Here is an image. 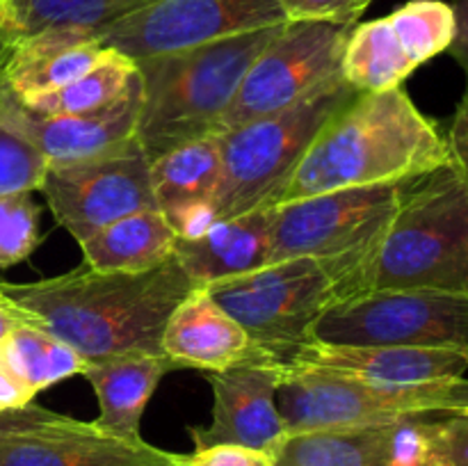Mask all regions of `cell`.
Returning a JSON list of instances; mask_svg holds the SVG:
<instances>
[{
  "label": "cell",
  "mask_w": 468,
  "mask_h": 466,
  "mask_svg": "<svg viewBox=\"0 0 468 466\" xmlns=\"http://www.w3.org/2000/svg\"><path fill=\"white\" fill-rule=\"evenodd\" d=\"M5 295L35 315L41 329L85 361L163 355V329L195 288L176 259L144 272L78 268L32 283H0Z\"/></svg>",
  "instance_id": "cell-1"
},
{
  "label": "cell",
  "mask_w": 468,
  "mask_h": 466,
  "mask_svg": "<svg viewBox=\"0 0 468 466\" xmlns=\"http://www.w3.org/2000/svg\"><path fill=\"white\" fill-rule=\"evenodd\" d=\"M448 163L446 132L402 87L359 91L324 122L272 206L350 187L400 185Z\"/></svg>",
  "instance_id": "cell-2"
},
{
  "label": "cell",
  "mask_w": 468,
  "mask_h": 466,
  "mask_svg": "<svg viewBox=\"0 0 468 466\" xmlns=\"http://www.w3.org/2000/svg\"><path fill=\"white\" fill-rule=\"evenodd\" d=\"M282 26L137 59L142 94L135 140L149 163L187 142L218 135L247 69Z\"/></svg>",
  "instance_id": "cell-3"
},
{
  "label": "cell",
  "mask_w": 468,
  "mask_h": 466,
  "mask_svg": "<svg viewBox=\"0 0 468 466\" xmlns=\"http://www.w3.org/2000/svg\"><path fill=\"white\" fill-rule=\"evenodd\" d=\"M468 292V183L451 163L402 183L359 292Z\"/></svg>",
  "instance_id": "cell-4"
},
{
  "label": "cell",
  "mask_w": 468,
  "mask_h": 466,
  "mask_svg": "<svg viewBox=\"0 0 468 466\" xmlns=\"http://www.w3.org/2000/svg\"><path fill=\"white\" fill-rule=\"evenodd\" d=\"M356 94L336 73L286 110L219 132L222 169L213 196L215 217L270 208L324 122Z\"/></svg>",
  "instance_id": "cell-5"
},
{
  "label": "cell",
  "mask_w": 468,
  "mask_h": 466,
  "mask_svg": "<svg viewBox=\"0 0 468 466\" xmlns=\"http://www.w3.org/2000/svg\"><path fill=\"white\" fill-rule=\"evenodd\" d=\"M400 185L350 187L272 206L270 265L315 259L332 265L343 281V302L355 300L359 277L382 240Z\"/></svg>",
  "instance_id": "cell-6"
},
{
  "label": "cell",
  "mask_w": 468,
  "mask_h": 466,
  "mask_svg": "<svg viewBox=\"0 0 468 466\" xmlns=\"http://www.w3.org/2000/svg\"><path fill=\"white\" fill-rule=\"evenodd\" d=\"M277 407L286 432L437 418L468 411V379L368 384L336 375L283 370L277 388Z\"/></svg>",
  "instance_id": "cell-7"
},
{
  "label": "cell",
  "mask_w": 468,
  "mask_h": 466,
  "mask_svg": "<svg viewBox=\"0 0 468 466\" xmlns=\"http://www.w3.org/2000/svg\"><path fill=\"white\" fill-rule=\"evenodd\" d=\"M210 295L242 324L251 343L282 364L314 338L315 324L343 304V281L332 265L291 259L208 286Z\"/></svg>",
  "instance_id": "cell-8"
},
{
  "label": "cell",
  "mask_w": 468,
  "mask_h": 466,
  "mask_svg": "<svg viewBox=\"0 0 468 466\" xmlns=\"http://www.w3.org/2000/svg\"><path fill=\"white\" fill-rule=\"evenodd\" d=\"M315 341L419 345L468 355V292H368L334 306L314 329Z\"/></svg>",
  "instance_id": "cell-9"
},
{
  "label": "cell",
  "mask_w": 468,
  "mask_h": 466,
  "mask_svg": "<svg viewBox=\"0 0 468 466\" xmlns=\"http://www.w3.org/2000/svg\"><path fill=\"white\" fill-rule=\"evenodd\" d=\"M355 26L283 23L272 41L251 62L224 112L219 132L286 110L324 80L341 73L343 50Z\"/></svg>",
  "instance_id": "cell-10"
},
{
  "label": "cell",
  "mask_w": 468,
  "mask_h": 466,
  "mask_svg": "<svg viewBox=\"0 0 468 466\" xmlns=\"http://www.w3.org/2000/svg\"><path fill=\"white\" fill-rule=\"evenodd\" d=\"M39 192L78 245L126 215L158 210L151 163L137 140L94 158L50 164Z\"/></svg>",
  "instance_id": "cell-11"
},
{
  "label": "cell",
  "mask_w": 468,
  "mask_h": 466,
  "mask_svg": "<svg viewBox=\"0 0 468 466\" xmlns=\"http://www.w3.org/2000/svg\"><path fill=\"white\" fill-rule=\"evenodd\" d=\"M282 23L274 0H151L94 35L137 62Z\"/></svg>",
  "instance_id": "cell-12"
},
{
  "label": "cell",
  "mask_w": 468,
  "mask_h": 466,
  "mask_svg": "<svg viewBox=\"0 0 468 466\" xmlns=\"http://www.w3.org/2000/svg\"><path fill=\"white\" fill-rule=\"evenodd\" d=\"M282 375V364L265 352L231 368L210 373L213 416L204 428H190L195 448L236 443L272 450L286 434L277 407Z\"/></svg>",
  "instance_id": "cell-13"
},
{
  "label": "cell",
  "mask_w": 468,
  "mask_h": 466,
  "mask_svg": "<svg viewBox=\"0 0 468 466\" xmlns=\"http://www.w3.org/2000/svg\"><path fill=\"white\" fill-rule=\"evenodd\" d=\"M283 370L336 375L368 384H423L464 377L468 355L460 350L419 345L311 341L282 359Z\"/></svg>",
  "instance_id": "cell-14"
},
{
  "label": "cell",
  "mask_w": 468,
  "mask_h": 466,
  "mask_svg": "<svg viewBox=\"0 0 468 466\" xmlns=\"http://www.w3.org/2000/svg\"><path fill=\"white\" fill-rule=\"evenodd\" d=\"M140 78L126 99L101 112L78 117H44L27 110L5 76L0 78V123L26 137L48 164L76 163L108 154L135 140L137 114H140Z\"/></svg>",
  "instance_id": "cell-15"
},
{
  "label": "cell",
  "mask_w": 468,
  "mask_h": 466,
  "mask_svg": "<svg viewBox=\"0 0 468 466\" xmlns=\"http://www.w3.org/2000/svg\"><path fill=\"white\" fill-rule=\"evenodd\" d=\"M183 455L126 441L76 420L71 425L0 437V466H178Z\"/></svg>",
  "instance_id": "cell-16"
},
{
  "label": "cell",
  "mask_w": 468,
  "mask_h": 466,
  "mask_svg": "<svg viewBox=\"0 0 468 466\" xmlns=\"http://www.w3.org/2000/svg\"><path fill=\"white\" fill-rule=\"evenodd\" d=\"M160 345L176 368L206 373L231 368L263 352L251 343L242 324L210 295L208 288H192L172 311Z\"/></svg>",
  "instance_id": "cell-17"
},
{
  "label": "cell",
  "mask_w": 468,
  "mask_h": 466,
  "mask_svg": "<svg viewBox=\"0 0 468 466\" xmlns=\"http://www.w3.org/2000/svg\"><path fill=\"white\" fill-rule=\"evenodd\" d=\"M219 169L218 135L187 142L151 160L155 204L178 238H197L218 222L213 196Z\"/></svg>",
  "instance_id": "cell-18"
},
{
  "label": "cell",
  "mask_w": 468,
  "mask_h": 466,
  "mask_svg": "<svg viewBox=\"0 0 468 466\" xmlns=\"http://www.w3.org/2000/svg\"><path fill=\"white\" fill-rule=\"evenodd\" d=\"M272 208L218 219L197 238H176L174 259L195 288H208L270 265Z\"/></svg>",
  "instance_id": "cell-19"
},
{
  "label": "cell",
  "mask_w": 468,
  "mask_h": 466,
  "mask_svg": "<svg viewBox=\"0 0 468 466\" xmlns=\"http://www.w3.org/2000/svg\"><path fill=\"white\" fill-rule=\"evenodd\" d=\"M176 365L167 356L123 355L85 361L82 377L91 384L99 402L96 428L126 441H142V416L155 388Z\"/></svg>",
  "instance_id": "cell-20"
},
{
  "label": "cell",
  "mask_w": 468,
  "mask_h": 466,
  "mask_svg": "<svg viewBox=\"0 0 468 466\" xmlns=\"http://www.w3.org/2000/svg\"><path fill=\"white\" fill-rule=\"evenodd\" d=\"M105 46L90 30H46L14 39L5 80L18 99L69 85L90 71Z\"/></svg>",
  "instance_id": "cell-21"
},
{
  "label": "cell",
  "mask_w": 468,
  "mask_h": 466,
  "mask_svg": "<svg viewBox=\"0 0 468 466\" xmlns=\"http://www.w3.org/2000/svg\"><path fill=\"white\" fill-rule=\"evenodd\" d=\"M400 21L391 12L352 27L341 59V73L347 85L356 91L396 90L425 64L419 46Z\"/></svg>",
  "instance_id": "cell-22"
},
{
  "label": "cell",
  "mask_w": 468,
  "mask_h": 466,
  "mask_svg": "<svg viewBox=\"0 0 468 466\" xmlns=\"http://www.w3.org/2000/svg\"><path fill=\"white\" fill-rule=\"evenodd\" d=\"M176 231L160 210H140L80 242L85 265L101 272H144L174 259Z\"/></svg>",
  "instance_id": "cell-23"
},
{
  "label": "cell",
  "mask_w": 468,
  "mask_h": 466,
  "mask_svg": "<svg viewBox=\"0 0 468 466\" xmlns=\"http://www.w3.org/2000/svg\"><path fill=\"white\" fill-rule=\"evenodd\" d=\"M393 425L286 432L270 455L274 466H391Z\"/></svg>",
  "instance_id": "cell-24"
},
{
  "label": "cell",
  "mask_w": 468,
  "mask_h": 466,
  "mask_svg": "<svg viewBox=\"0 0 468 466\" xmlns=\"http://www.w3.org/2000/svg\"><path fill=\"white\" fill-rule=\"evenodd\" d=\"M137 78L140 73H137L135 59L105 46V53L101 55L99 62L69 85L27 96V99H18V96L16 99L27 110L44 117H78V114L101 112L126 99L135 87Z\"/></svg>",
  "instance_id": "cell-25"
},
{
  "label": "cell",
  "mask_w": 468,
  "mask_h": 466,
  "mask_svg": "<svg viewBox=\"0 0 468 466\" xmlns=\"http://www.w3.org/2000/svg\"><path fill=\"white\" fill-rule=\"evenodd\" d=\"M151 0H0V27L14 39L46 30L99 32Z\"/></svg>",
  "instance_id": "cell-26"
},
{
  "label": "cell",
  "mask_w": 468,
  "mask_h": 466,
  "mask_svg": "<svg viewBox=\"0 0 468 466\" xmlns=\"http://www.w3.org/2000/svg\"><path fill=\"white\" fill-rule=\"evenodd\" d=\"M0 355L37 396L85 368V359L71 345L39 324H18L0 343Z\"/></svg>",
  "instance_id": "cell-27"
},
{
  "label": "cell",
  "mask_w": 468,
  "mask_h": 466,
  "mask_svg": "<svg viewBox=\"0 0 468 466\" xmlns=\"http://www.w3.org/2000/svg\"><path fill=\"white\" fill-rule=\"evenodd\" d=\"M41 208L30 192L0 196V270L26 260L41 240Z\"/></svg>",
  "instance_id": "cell-28"
},
{
  "label": "cell",
  "mask_w": 468,
  "mask_h": 466,
  "mask_svg": "<svg viewBox=\"0 0 468 466\" xmlns=\"http://www.w3.org/2000/svg\"><path fill=\"white\" fill-rule=\"evenodd\" d=\"M48 160L18 132L0 123V196L39 190Z\"/></svg>",
  "instance_id": "cell-29"
},
{
  "label": "cell",
  "mask_w": 468,
  "mask_h": 466,
  "mask_svg": "<svg viewBox=\"0 0 468 466\" xmlns=\"http://www.w3.org/2000/svg\"><path fill=\"white\" fill-rule=\"evenodd\" d=\"M425 466H468V411L428 420Z\"/></svg>",
  "instance_id": "cell-30"
},
{
  "label": "cell",
  "mask_w": 468,
  "mask_h": 466,
  "mask_svg": "<svg viewBox=\"0 0 468 466\" xmlns=\"http://www.w3.org/2000/svg\"><path fill=\"white\" fill-rule=\"evenodd\" d=\"M286 23L315 21L332 26H356L373 0H274Z\"/></svg>",
  "instance_id": "cell-31"
},
{
  "label": "cell",
  "mask_w": 468,
  "mask_h": 466,
  "mask_svg": "<svg viewBox=\"0 0 468 466\" xmlns=\"http://www.w3.org/2000/svg\"><path fill=\"white\" fill-rule=\"evenodd\" d=\"M183 466H274V460L268 450L259 448L215 443L183 455Z\"/></svg>",
  "instance_id": "cell-32"
},
{
  "label": "cell",
  "mask_w": 468,
  "mask_h": 466,
  "mask_svg": "<svg viewBox=\"0 0 468 466\" xmlns=\"http://www.w3.org/2000/svg\"><path fill=\"white\" fill-rule=\"evenodd\" d=\"M78 418L71 416L58 414L46 407L39 405H27L21 409H7L0 411V437L5 434H21V432H37V429H50V428H62V425L76 423Z\"/></svg>",
  "instance_id": "cell-33"
},
{
  "label": "cell",
  "mask_w": 468,
  "mask_h": 466,
  "mask_svg": "<svg viewBox=\"0 0 468 466\" xmlns=\"http://www.w3.org/2000/svg\"><path fill=\"white\" fill-rule=\"evenodd\" d=\"M446 144L448 154H451V164L468 183V94L457 103L455 112H452Z\"/></svg>",
  "instance_id": "cell-34"
},
{
  "label": "cell",
  "mask_w": 468,
  "mask_h": 466,
  "mask_svg": "<svg viewBox=\"0 0 468 466\" xmlns=\"http://www.w3.org/2000/svg\"><path fill=\"white\" fill-rule=\"evenodd\" d=\"M35 397L37 393L18 377L16 370L0 355V411L21 409V407L32 405Z\"/></svg>",
  "instance_id": "cell-35"
},
{
  "label": "cell",
  "mask_w": 468,
  "mask_h": 466,
  "mask_svg": "<svg viewBox=\"0 0 468 466\" xmlns=\"http://www.w3.org/2000/svg\"><path fill=\"white\" fill-rule=\"evenodd\" d=\"M452 12H455V37H452L448 53L452 55V59L464 71L468 87V0H455Z\"/></svg>",
  "instance_id": "cell-36"
},
{
  "label": "cell",
  "mask_w": 468,
  "mask_h": 466,
  "mask_svg": "<svg viewBox=\"0 0 468 466\" xmlns=\"http://www.w3.org/2000/svg\"><path fill=\"white\" fill-rule=\"evenodd\" d=\"M18 324H39L35 315H30L27 311L18 309L16 304H3L0 306V343L18 327Z\"/></svg>",
  "instance_id": "cell-37"
},
{
  "label": "cell",
  "mask_w": 468,
  "mask_h": 466,
  "mask_svg": "<svg viewBox=\"0 0 468 466\" xmlns=\"http://www.w3.org/2000/svg\"><path fill=\"white\" fill-rule=\"evenodd\" d=\"M3 304H12V300H9V297L5 295L3 286H0V306H3Z\"/></svg>",
  "instance_id": "cell-38"
},
{
  "label": "cell",
  "mask_w": 468,
  "mask_h": 466,
  "mask_svg": "<svg viewBox=\"0 0 468 466\" xmlns=\"http://www.w3.org/2000/svg\"><path fill=\"white\" fill-rule=\"evenodd\" d=\"M178 466H183V461H181V464H178Z\"/></svg>",
  "instance_id": "cell-39"
}]
</instances>
